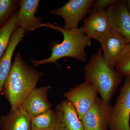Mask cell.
I'll return each instance as SVG.
<instances>
[{
  "mask_svg": "<svg viewBox=\"0 0 130 130\" xmlns=\"http://www.w3.org/2000/svg\"><path fill=\"white\" fill-rule=\"evenodd\" d=\"M98 93L95 87L85 81L66 92L63 95L74 107L81 120L94 104Z\"/></svg>",
  "mask_w": 130,
  "mask_h": 130,
  "instance_id": "cell-6",
  "label": "cell"
},
{
  "mask_svg": "<svg viewBox=\"0 0 130 130\" xmlns=\"http://www.w3.org/2000/svg\"><path fill=\"white\" fill-rule=\"evenodd\" d=\"M85 81L96 89L101 99L110 103L123 77L105 60L101 48L93 54L84 68Z\"/></svg>",
  "mask_w": 130,
  "mask_h": 130,
  "instance_id": "cell-3",
  "label": "cell"
},
{
  "mask_svg": "<svg viewBox=\"0 0 130 130\" xmlns=\"http://www.w3.org/2000/svg\"><path fill=\"white\" fill-rule=\"evenodd\" d=\"M41 27L60 31L63 34L64 39L60 43L57 42L52 43L50 47L51 55L49 58L41 60H36L31 58V62L34 67L47 63H55L57 61L65 57L74 58L83 62L87 61L85 48L91 46V39L85 34L83 26L66 30L49 22L42 24L38 28Z\"/></svg>",
  "mask_w": 130,
  "mask_h": 130,
  "instance_id": "cell-2",
  "label": "cell"
},
{
  "mask_svg": "<svg viewBox=\"0 0 130 130\" xmlns=\"http://www.w3.org/2000/svg\"><path fill=\"white\" fill-rule=\"evenodd\" d=\"M83 27L89 37L100 42L111 29L107 10L89 14L85 20Z\"/></svg>",
  "mask_w": 130,
  "mask_h": 130,
  "instance_id": "cell-13",
  "label": "cell"
},
{
  "mask_svg": "<svg viewBox=\"0 0 130 130\" xmlns=\"http://www.w3.org/2000/svg\"><path fill=\"white\" fill-rule=\"evenodd\" d=\"M115 0H96L94 1L92 8L89 14L94 13L104 10L106 7L114 2Z\"/></svg>",
  "mask_w": 130,
  "mask_h": 130,
  "instance_id": "cell-20",
  "label": "cell"
},
{
  "mask_svg": "<svg viewBox=\"0 0 130 130\" xmlns=\"http://www.w3.org/2000/svg\"><path fill=\"white\" fill-rule=\"evenodd\" d=\"M55 113L56 123L55 130H84L76 111L67 99L56 105Z\"/></svg>",
  "mask_w": 130,
  "mask_h": 130,
  "instance_id": "cell-11",
  "label": "cell"
},
{
  "mask_svg": "<svg viewBox=\"0 0 130 130\" xmlns=\"http://www.w3.org/2000/svg\"><path fill=\"white\" fill-rule=\"evenodd\" d=\"M25 31L17 28L12 35L5 53L0 59V95L3 90L5 82L12 67V59L18 44L23 40Z\"/></svg>",
  "mask_w": 130,
  "mask_h": 130,
  "instance_id": "cell-15",
  "label": "cell"
},
{
  "mask_svg": "<svg viewBox=\"0 0 130 130\" xmlns=\"http://www.w3.org/2000/svg\"><path fill=\"white\" fill-rule=\"evenodd\" d=\"M40 2L39 0L20 1V9L16 16L18 28H21L28 33L35 30L42 24L43 18L35 16Z\"/></svg>",
  "mask_w": 130,
  "mask_h": 130,
  "instance_id": "cell-10",
  "label": "cell"
},
{
  "mask_svg": "<svg viewBox=\"0 0 130 130\" xmlns=\"http://www.w3.org/2000/svg\"><path fill=\"white\" fill-rule=\"evenodd\" d=\"M130 76L125 77L115 104L112 108L109 130H130Z\"/></svg>",
  "mask_w": 130,
  "mask_h": 130,
  "instance_id": "cell-4",
  "label": "cell"
},
{
  "mask_svg": "<svg viewBox=\"0 0 130 130\" xmlns=\"http://www.w3.org/2000/svg\"><path fill=\"white\" fill-rule=\"evenodd\" d=\"M51 88L50 86L36 88L24 100L22 105L31 118L51 109L52 104L47 98L48 92Z\"/></svg>",
  "mask_w": 130,
  "mask_h": 130,
  "instance_id": "cell-12",
  "label": "cell"
},
{
  "mask_svg": "<svg viewBox=\"0 0 130 130\" xmlns=\"http://www.w3.org/2000/svg\"><path fill=\"white\" fill-rule=\"evenodd\" d=\"M1 130H31V117L22 105L0 118Z\"/></svg>",
  "mask_w": 130,
  "mask_h": 130,
  "instance_id": "cell-14",
  "label": "cell"
},
{
  "mask_svg": "<svg viewBox=\"0 0 130 130\" xmlns=\"http://www.w3.org/2000/svg\"><path fill=\"white\" fill-rule=\"evenodd\" d=\"M115 68L122 77L130 76V43H128L120 56Z\"/></svg>",
  "mask_w": 130,
  "mask_h": 130,
  "instance_id": "cell-19",
  "label": "cell"
},
{
  "mask_svg": "<svg viewBox=\"0 0 130 130\" xmlns=\"http://www.w3.org/2000/svg\"><path fill=\"white\" fill-rule=\"evenodd\" d=\"M111 29L123 35L130 43V11L125 1H116L107 9Z\"/></svg>",
  "mask_w": 130,
  "mask_h": 130,
  "instance_id": "cell-9",
  "label": "cell"
},
{
  "mask_svg": "<svg viewBox=\"0 0 130 130\" xmlns=\"http://www.w3.org/2000/svg\"><path fill=\"white\" fill-rule=\"evenodd\" d=\"M19 4L20 1L0 0V28L15 13Z\"/></svg>",
  "mask_w": 130,
  "mask_h": 130,
  "instance_id": "cell-18",
  "label": "cell"
},
{
  "mask_svg": "<svg viewBox=\"0 0 130 130\" xmlns=\"http://www.w3.org/2000/svg\"><path fill=\"white\" fill-rule=\"evenodd\" d=\"M17 13L13 14L7 23L0 28V59L7 48L12 35L18 28L16 23Z\"/></svg>",
  "mask_w": 130,
  "mask_h": 130,
  "instance_id": "cell-17",
  "label": "cell"
},
{
  "mask_svg": "<svg viewBox=\"0 0 130 130\" xmlns=\"http://www.w3.org/2000/svg\"><path fill=\"white\" fill-rule=\"evenodd\" d=\"M43 73L30 66L20 53L14 56L9 75L4 85V94L11 109L20 106L37 85Z\"/></svg>",
  "mask_w": 130,
  "mask_h": 130,
  "instance_id": "cell-1",
  "label": "cell"
},
{
  "mask_svg": "<svg viewBox=\"0 0 130 130\" xmlns=\"http://www.w3.org/2000/svg\"><path fill=\"white\" fill-rule=\"evenodd\" d=\"M56 123V113L51 109L31 118V130H55Z\"/></svg>",
  "mask_w": 130,
  "mask_h": 130,
  "instance_id": "cell-16",
  "label": "cell"
},
{
  "mask_svg": "<svg viewBox=\"0 0 130 130\" xmlns=\"http://www.w3.org/2000/svg\"><path fill=\"white\" fill-rule=\"evenodd\" d=\"M126 1V4H127L128 7L130 11V0H128V1Z\"/></svg>",
  "mask_w": 130,
  "mask_h": 130,
  "instance_id": "cell-21",
  "label": "cell"
},
{
  "mask_svg": "<svg viewBox=\"0 0 130 130\" xmlns=\"http://www.w3.org/2000/svg\"><path fill=\"white\" fill-rule=\"evenodd\" d=\"M112 106L96 98L95 101L81 119L84 130H107Z\"/></svg>",
  "mask_w": 130,
  "mask_h": 130,
  "instance_id": "cell-7",
  "label": "cell"
},
{
  "mask_svg": "<svg viewBox=\"0 0 130 130\" xmlns=\"http://www.w3.org/2000/svg\"><path fill=\"white\" fill-rule=\"evenodd\" d=\"M94 1L70 0L61 7L50 11L51 14L63 18L64 21L63 29L70 30L78 28L80 21L89 13Z\"/></svg>",
  "mask_w": 130,
  "mask_h": 130,
  "instance_id": "cell-5",
  "label": "cell"
},
{
  "mask_svg": "<svg viewBox=\"0 0 130 130\" xmlns=\"http://www.w3.org/2000/svg\"><path fill=\"white\" fill-rule=\"evenodd\" d=\"M100 42L105 60L110 68L114 70L129 42L120 33L111 29Z\"/></svg>",
  "mask_w": 130,
  "mask_h": 130,
  "instance_id": "cell-8",
  "label": "cell"
}]
</instances>
